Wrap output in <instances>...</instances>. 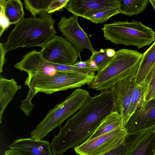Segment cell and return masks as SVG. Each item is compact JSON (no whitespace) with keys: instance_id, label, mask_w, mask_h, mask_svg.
Instances as JSON below:
<instances>
[{"instance_id":"6da1fadb","label":"cell","mask_w":155,"mask_h":155,"mask_svg":"<svg viewBox=\"0 0 155 155\" xmlns=\"http://www.w3.org/2000/svg\"><path fill=\"white\" fill-rule=\"evenodd\" d=\"M117 111L115 96L111 89L101 91L90 98L65 125L51 142L52 146L63 155L69 149L86 141L109 115Z\"/></svg>"},{"instance_id":"7a4b0ae2","label":"cell","mask_w":155,"mask_h":155,"mask_svg":"<svg viewBox=\"0 0 155 155\" xmlns=\"http://www.w3.org/2000/svg\"><path fill=\"white\" fill-rule=\"evenodd\" d=\"M95 75L59 71L51 75L38 73L28 75L24 84L28 86L29 90L26 98L21 101L20 108L25 115L29 116L34 106L32 100L38 93L51 94L89 85Z\"/></svg>"},{"instance_id":"3957f363","label":"cell","mask_w":155,"mask_h":155,"mask_svg":"<svg viewBox=\"0 0 155 155\" xmlns=\"http://www.w3.org/2000/svg\"><path fill=\"white\" fill-rule=\"evenodd\" d=\"M52 16L46 12L39 17L32 16L24 18L15 25L9 35L7 41L3 43L7 51L19 47H43L56 36Z\"/></svg>"},{"instance_id":"277c9868","label":"cell","mask_w":155,"mask_h":155,"mask_svg":"<svg viewBox=\"0 0 155 155\" xmlns=\"http://www.w3.org/2000/svg\"><path fill=\"white\" fill-rule=\"evenodd\" d=\"M143 54L137 51L122 49L102 68L97 71L88 88L96 91L111 89L117 82L135 75Z\"/></svg>"},{"instance_id":"5b68a950","label":"cell","mask_w":155,"mask_h":155,"mask_svg":"<svg viewBox=\"0 0 155 155\" xmlns=\"http://www.w3.org/2000/svg\"><path fill=\"white\" fill-rule=\"evenodd\" d=\"M105 39L117 45L134 46L138 49L150 45L155 40L152 28L134 20L118 21L104 25L101 28Z\"/></svg>"},{"instance_id":"8992f818","label":"cell","mask_w":155,"mask_h":155,"mask_svg":"<svg viewBox=\"0 0 155 155\" xmlns=\"http://www.w3.org/2000/svg\"><path fill=\"white\" fill-rule=\"evenodd\" d=\"M91 97L89 92L86 90L80 88L74 90L63 101L48 112L31 132V138L41 140L50 131L77 112Z\"/></svg>"},{"instance_id":"52a82bcc","label":"cell","mask_w":155,"mask_h":155,"mask_svg":"<svg viewBox=\"0 0 155 155\" xmlns=\"http://www.w3.org/2000/svg\"><path fill=\"white\" fill-rule=\"evenodd\" d=\"M127 134L125 127H120L87 140L74 150L79 155H103L121 145Z\"/></svg>"},{"instance_id":"ba28073f","label":"cell","mask_w":155,"mask_h":155,"mask_svg":"<svg viewBox=\"0 0 155 155\" xmlns=\"http://www.w3.org/2000/svg\"><path fill=\"white\" fill-rule=\"evenodd\" d=\"M40 51L43 58L53 64L73 65L77 62L78 51L67 40L56 36L46 44Z\"/></svg>"},{"instance_id":"9c48e42d","label":"cell","mask_w":155,"mask_h":155,"mask_svg":"<svg viewBox=\"0 0 155 155\" xmlns=\"http://www.w3.org/2000/svg\"><path fill=\"white\" fill-rule=\"evenodd\" d=\"M57 25L59 30L74 46L80 56L84 49L92 53L95 51L88 35L80 26L78 16L74 15L68 18L63 16Z\"/></svg>"},{"instance_id":"30bf717a","label":"cell","mask_w":155,"mask_h":155,"mask_svg":"<svg viewBox=\"0 0 155 155\" xmlns=\"http://www.w3.org/2000/svg\"><path fill=\"white\" fill-rule=\"evenodd\" d=\"M125 127L128 134L155 129V97L145 101L130 117Z\"/></svg>"},{"instance_id":"8fae6325","label":"cell","mask_w":155,"mask_h":155,"mask_svg":"<svg viewBox=\"0 0 155 155\" xmlns=\"http://www.w3.org/2000/svg\"><path fill=\"white\" fill-rule=\"evenodd\" d=\"M137 84L135 76L130 77L117 82L111 89L115 96L117 111L125 127L128 121V110L132 92Z\"/></svg>"},{"instance_id":"7c38bea8","label":"cell","mask_w":155,"mask_h":155,"mask_svg":"<svg viewBox=\"0 0 155 155\" xmlns=\"http://www.w3.org/2000/svg\"><path fill=\"white\" fill-rule=\"evenodd\" d=\"M120 0H69L65 7L73 15L84 18L102 9L118 7Z\"/></svg>"},{"instance_id":"4fadbf2b","label":"cell","mask_w":155,"mask_h":155,"mask_svg":"<svg viewBox=\"0 0 155 155\" xmlns=\"http://www.w3.org/2000/svg\"><path fill=\"white\" fill-rule=\"evenodd\" d=\"M14 67L28 75L36 73L51 75L57 71L53 63L49 62L41 56L40 52L34 50L25 55Z\"/></svg>"},{"instance_id":"5bb4252c","label":"cell","mask_w":155,"mask_h":155,"mask_svg":"<svg viewBox=\"0 0 155 155\" xmlns=\"http://www.w3.org/2000/svg\"><path fill=\"white\" fill-rule=\"evenodd\" d=\"M9 148L23 155H53L50 143L48 141L31 138L15 140L10 145Z\"/></svg>"},{"instance_id":"9a60e30c","label":"cell","mask_w":155,"mask_h":155,"mask_svg":"<svg viewBox=\"0 0 155 155\" xmlns=\"http://www.w3.org/2000/svg\"><path fill=\"white\" fill-rule=\"evenodd\" d=\"M21 87L13 78L8 79L0 75V123L6 107L14 99L16 92Z\"/></svg>"},{"instance_id":"2e32d148","label":"cell","mask_w":155,"mask_h":155,"mask_svg":"<svg viewBox=\"0 0 155 155\" xmlns=\"http://www.w3.org/2000/svg\"><path fill=\"white\" fill-rule=\"evenodd\" d=\"M155 64V40L143 54L137 73L134 76L137 84L146 78Z\"/></svg>"},{"instance_id":"e0dca14e","label":"cell","mask_w":155,"mask_h":155,"mask_svg":"<svg viewBox=\"0 0 155 155\" xmlns=\"http://www.w3.org/2000/svg\"><path fill=\"white\" fill-rule=\"evenodd\" d=\"M127 155H155V129L147 131Z\"/></svg>"},{"instance_id":"ac0fdd59","label":"cell","mask_w":155,"mask_h":155,"mask_svg":"<svg viewBox=\"0 0 155 155\" xmlns=\"http://www.w3.org/2000/svg\"><path fill=\"white\" fill-rule=\"evenodd\" d=\"M149 85L146 78L137 84L132 92L127 117L128 120L135 111L144 103L145 100Z\"/></svg>"},{"instance_id":"d6986e66","label":"cell","mask_w":155,"mask_h":155,"mask_svg":"<svg viewBox=\"0 0 155 155\" xmlns=\"http://www.w3.org/2000/svg\"><path fill=\"white\" fill-rule=\"evenodd\" d=\"M124 126L121 116L117 111L112 113L102 122L93 134L87 139H90L105 134L115 129Z\"/></svg>"},{"instance_id":"ffe728a7","label":"cell","mask_w":155,"mask_h":155,"mask_svg":"<svg viewBox=\"0 0 155 155\" xmlns=\"http://www.w3.org/2000/svg\"><path fill=\"white\" fill-rule=\"evenodd\" d=\"M149 2L147 0H120V13L128 16L137 15L143 12Z\"/></svg>"},{"instance_id":"44dd1931","label":"cell","mask_w":155,"mask_h":155,"mask_svg":"<svg viewBox=\"0 0 155 155\" xmlns=\"http://www.w3.org/2000/svg\"><path fill=\"white\" fill-rule=\"evenodd\" d=\"M147 131L127 133L124 141L121 145L103 155H127Z\"/></svg>"},{"instance_id":"7402d4cb","label":"cell","mask_w":155,"mask_h":155,"mask_svg":"<svg viewBox=\"0 0 155 155\" xmlns=\"http://www.w3.org/2000/svg\"><path fill=\"white\" fill-rule=\"evenodd\" d=\"M5 13L11 24L19 22L24 18L22 3L20 0H6Z\"/></svg>"},{"instance_id":"603a6c76","label":"cell","mask_w":155,"mask_h":155,"mask_svg":"<svg viewBox=\"0 0 155 155\" xmlns=\"http://www.w3.org/2000/svg\"><path fill=\"white\" fill-rule=\"evenodd\" d=\"M119 13L118 7L105 9L89 15L84 18L98 24L104 23L110 18Z\"/></svg>"},{"instance_id":"cb8c5ba5","label":"cell","mask_w":155,"mask_h":155,"mask_svg":"<svg viewBox=\"0 0 155 155\" xmlns=\"http://www.w3.org/2000/svg\"><path fill=\"white\" fill-rule=\"evenodd\" d=\"M25 6L26 9L32 16L44 13L47 11L52 1L51 0H24Z\"/></svg>"},{"instance_id":"d4e9b609","label":"cell","mask_w":155,"mask_h":155,"mask_svg":"<svg viewBox=\"0 0 155 155\" xmlns=\"http://www.w3.org/2000/svg\"><path fill=\"white\" fill-rule=\"evenodd\" d=\"M112 58L107 55L106 48L101 49L99 51H95L92 53L89 59L94 61L96 63L98 71L104 67Z\"/></svg>"},{"instance_id":"484cf974","label":"cell","mask_w":155,"mask_h":155,"mask_svg":"<svg viewBox=\"0 0 155 155\" xmlns=\"http://www.w3.org/2000/svg\"><path fill=\"white\" fill-rule=\"evenodd\" d=\"M6 0H0V37L11 25L5 13Z\"/></svg>"},{"instance_id":"4316f807","label":"cell","mask_w":155,"mask_h":155,"mask_svg":"<svg viewBox=\"0 0 155 155\" xmlns=\"http://www.w3.org/2000/svg\"><path fill=\"white\" fill-rule=\"evenodd\" d=\"M69 0H53L47 11V14L52 13L65 7Z\"/></svg>"},{"instance_id":"83f0119b","label":"cell","mask_w":155,"mask_h":155,"mask_svg":"<svg viewBox=\"0 0 155 155\" xmlns=\"http://www.w3.org/2000/svg\"><path fill=\"white\" fill-rule=\"evenodd\" d=\"M146 79L149 82V87L145 98L146 100H148L155 96V71L149 77Z\"/></svg>"},{"instance_id":"f1b7e54d","label":"cell","mask_w":155,"mask_h":155,"mask_svg":"<svg viewBox=\"0 0 155 155\" xmlns=\"http://www.w3.org/2000/svg\"><path fill=\"white\" fill-rule=\"evenodd\" d=\"M0 73L3 72V67L6 61L5 58V55L7 52L5 50L4 47L3 43L0 42Z\"/></svg>"},{"instance_id":"f546056e","label":"cell","mask_w":155,"mask_h":155,"mask_svg":"<svg viewBox=\"0 0 155 155\" xmlns=\"http://www.w3.org/2000/svg\"><path fill=\"white\" fill-rule=\"evenodd\" d=\"M4 155H23L20 153L14 150L9 148L7 150Z\"/></svg>"},{"instance_id":"4dcf8cb0","label":"cell","mask_w":155,"mask_h":155,"mask_svg":"<svg viewBox=\"0 0 155 155\" xmlns=\"http://www.w3.org/2000/svg\"><path fill=\"white\" fill-rule=\"evenodd\" d=\"M73 65L79 68H89L86 61H77Z\"/></svg>"},{"instance_id":"1f68e13d","label":"cell","mask_w":155,"mask_h":155,"mask_svg":"<svg viewBox=\"0 0 155 155\" xmlns=\"http://www.w3.org/2000/svg\"><path fill=\"white\" fill-rule=\"evenodd\" d=\"M89 68L95 69L97 71V67L96 63L94 61L88 60L86 61Z\"/></svg>"},{"instance_id":"d6a6232c","label":"cell","mask_w":155,"mask_h":155,"mask_svg":"<svg viewBox=\"0 0 155 155\" xmlns=\"http://www.w3.org/2000/svg\"><path fill=\"white\" fill-rule=\"evenodd\" d=\"M115 50L113 48H106V53L108 57L110 58H112L114 57L116 53Z\"/></svg>"},{"instance_id":"836d02e7","label":"cell","mask_w":155,"mask_h":155,"mask_svg":"<svg viewBox=\"0 0 155 155\" xmlns=\"http://www.w3.org/2000/svg\"><path fill=\"white\" fill-rule=\"evenodd\" d=\"M149 1L155 11V0H149Z\"/></svg>"},{"instance_id":"e575fe53","label":"cell","mask_w":155,"mask_h":155,"mask_svg":"<svg viewBox=\"0 0 155 155\" xmlns=\"http://www.w3.org/2000/svg\"><path fill=\"white\" fill-rule=\"evenodd\" d=\"M155 71V64L154 65L153 68L152 69V71L149 73V75L147 76L146 78H148Z\"/></svg>"},{"instance_id":"d590c367","label":"cell","mask_w":155,"mask_h":155,"mask_svg":"<svg viewBox=\"0 0 155 155\" xmlns=\"http://www.w3.org/2000/svg\"><path fill=\"white\" fill-rule=\"evenodd\" d=\"M154 30H155V28H154Z\"/></svg>"},{"instance_id":"8d00e7d4","label":"cell","mask_w":155,"mask_h":155,"mask_svg":"<svg viewBox=\"0 0 155 155\" xmlns=\"http://www.w3.org/2000/svg\"></svg>"}]
</instances>
